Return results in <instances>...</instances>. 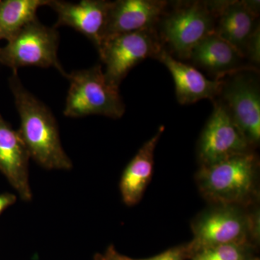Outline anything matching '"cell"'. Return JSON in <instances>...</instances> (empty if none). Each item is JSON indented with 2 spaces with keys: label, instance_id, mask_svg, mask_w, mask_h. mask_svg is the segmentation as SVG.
Here are the masks:
<instances>
[{
  "label": "cell",
  "instance_id": "1",
  "mask_svg": "<svg viewBox=\"0 0 260 260\" xmlns=\"http://www.w3.org/2000/svg\"><path fill=\"white\" fill-rule=\"evenodd\" d=\"M20 119L18 130L29 156L48 170H70L73 162L61 145L57 123L49 108L23 86L17 70L10 78Z\"/></svg>",
  "mask_w": 260,
  "mask_h": 260
},
{
  "label": "cell",
  "instance_id": "2",
  "mask_svg": "<svg viewBox=\"0 0 260 260\" xmlns=\"http://www.w3.org/2000/svg\"><path fill=\"white\" fill-rule=\"evenodd\" d=\"M213 2L177 3L169 8L155 26L162 49L178 60H188L191 51L205 38L215 32Z\"/></svg>",
  "mask_w": 260,
  "mask_h": 260
},
{
  "label": "cell",
  "instance_id": "3",
  "mask_svg": "<svg viewBox=\"0 0 260 260\" xmlns=\"http://www.w3.org/2000/svg\"><path fill=\"white\" fill-rule=\"evenodd\" d=\"M258 166L251 151L201 167L196 176L200 192L215 205L248 204L256 194Z\"/></svg>",
  "mask_w": 260,
  "mask_h": 260
},
{
  "label": "cell",
  "instance_id": "4",
  "mask_svg": "<svg viewBox=\"0 0 260 260\" xmlns=\"http://www.w3.org/2000/svg\"><path fill=\"white\" fill-rule=\"evenodd\" d=\"M70 88L64 110L68 117L102 115L119 119L125 112V105L119 88L107 81L101 65L78 70L66 75Z\"/></svg>",
  "mask_w": 260,
  "mask_h": 260
},
{
  "label": "cell",
  "instance_id": "5",
  "mask_svg": "<svg viewBox=\"0 0 260 260\" xmlns=\"http://www.w3.org/2000/svg\"><path fill=\"white\" fill-rule=\"evenodd\" d=\"M259 215H247L240 206L216 205L195 219L193 239L186 244L190 257L197 251L226 244H248L259 235Z\"/></svg>",
  "mask_w": 260,
  "mask_h": 260
},
{
  "label": "cell",
  "instance_id": "6",
  "mask_svg": "<svg viewBox=\"0 0 260 260\" xmlns=\"http://www.w3.org/2000/svg\"><path fill=\"white\" fill-rule=\"evenodd\" d=\"M215 32L230 44L251 64L260 61L259 2H213Z\"/></svg>",
  "mask_w": 260,
  "mask_h": 260
},
{
  "label": "cell",
  "instance_id": "7",
  "mask_svg": "<svg viewBox=\"0 0 260 260\" xmlns=\"http://www.w3.org/2000/svg\"><path fill=\"white\" fill-rule=\"evenodd\" d=\"M258 71L236 72L221 79L215 101L225 107L252 146L260 140V88ZM214 102V101H213Z\"/></svg>",
  "mask_w": 260,
  "mask_h": 260
},
{
  "label": "cell",
  "instance_id": "8",
  "mask_svg": "<svg viewBox=\"0 0 260 260\" xmlns=\"http://www.w3.org/2000/svg\"><path fill=\"white\" fill-rule=\"evenodd\" d=\"M0 49V61L14 70L23 67L54 68L66 76L57 56L59 32L38 20L25 25Z\"/></svg>",
  "mask_w": 260,
  "mask_h": 260
},
{
  "label": "cell",
  "instance_id": "9",
  "mask_svg": "<svg viewBox=\"0 0 260 260\" xmlns=\"http://www.w3.org/2000/svg\"><path fill=\"white\" fill-rule=\"evenodd\" d=\"M162 47L155 28L121 34L107 39L99 49L106 69V78L119 88L130 70L149 57H154Z\"/></svg>",
  "mask_w": 260,
  "mask_h": 260
},
{
  "label": "cell",
  "instance_id": "10",
  "mask_svg": "<svg viewBox=\"0 0 260 260\" xmlns=\"http://www.w3.org/2000/svg\"><path fill=\"white\" fill-rule=\"evenodd\" d=\"M213 103V112L198 142V155L201 167L252 151V145L225 107L216 101Z\"/></svg>",
  "mask_w": 260,
  "mask_h": 260
},
{
  "label": "cell",
  "instance_id": "11",
  "mask_svg": "<svg viewBox=\"0 0 260 260\" xmlns=\"http://www.w3.org/2000/svg\"><path fill=\"white\" fill-rule=\"evenodd\" d=\"M168 5L160 0L111 2L103 43L121 34L155 28Z\"/></svg>",
  "mask_w": 260,
  "mask_h": 260
},
{
  "label": "cell",
  "instance_id": "12",
  "mask_svg": "<svg viewBox=\"0 0 260 260\" xmlns=\"http://www.w3.org/2000/svg\"><path fill=\"white\" fill-rule=\"evenodd\" d=\"M110 5L111 2L103 0H83L78 3L49 0L48 5L57 14L54 28H74L90 39L99 50L104 41Z\"/></svg>",
  "mask_w": 260,
  "mask_h": 260
},
{
  "label": "cell",
  "instance_id": "13",
  "mask_svg": "<svg viewBox=\"0 0 260 260\" xmlns=\"http://www.w3.org/2000/svg\"><path fill=\"white\" fill-rule=\"evenodd\" d=\"M188 60L194 68L205 70L213 76V80H221L240 70H257L215 32L205 38L193 49Z\"/></svg>",
  "mask_w": 260,
  "mask_h": 260
},
{
  "label": "cell",
  "instance_id": "14",
  "mask_svg": "<svg viewBox=\"0 0 260 260\" xmlns=\"http://www.w3.org/2000/svg\"><path fill=\"white\" fill-rule=\"evenodd\" d=\"M28 150L18 131L0 114V172L18 192L22 200H32L29 184Z\"/></svg>",
  "mask_w": 260,
  "mask_h": 260
},
{
  "label": "cell",
  "instance_id": "15",
  "mask_svg": "<svg viewBox=\"0 0 260 260\" xmlns=\"http://www.w3.org/2000/svg\"><path fill=\"white\" fill-rule=\"evenodd\" d=\"M155 59L165 65L172 75L179 104H194L203 99L213 102L218 96L221 80L208 79L192 65L178 60L164 49Z\"/></svg>",
  "mask_w": 260,
  "mask_h": 260
},
{
  "label": "cell",
  "instance_id": "16",
  "mask_svg": "<svg viewBox=\"0 0 260 260\" xmlns=\"http://www.w3.org/2000/svg\"><path fill=\"white\" fill-rule=\"evenodd\" d=\"M165 127L160 126L156 134L145 142L126 166L121 176L119 189L123 202L132 207L140 203L153 176L154 154Z\"/></svg>",
  "mask_w": 260,
  "mask_h": 260
},
{
  "label": "cell",
  "instance_id": "17",
  "mask_svg": "<svg viewBox=\"0 0 260 260\" xmlns=\"http://www.w3.org/2000/svg\"><path fill=\"white\" fill-rule=\"evenodd\" d=\"M49 0H5L0 2V39L9 40L25 25L37 20L39 8Z\"/></svg>",
  "mask_w": 260,
  "mask_h": 260
},
{
  "label": "cell",
  "instance_id": "18",
  "mask_svg": "<svg viewBox=\"0 0 260 260\" xmlns=\"http://www.w3.org/2000/svg\"><path fill=\"white\" fill-rule=\"evenodd\" d=\"M248 244H220L205 248L191 256V260H247Z\"/></svg>",
  "mask_w": 260,
  "mask_h": 260
},
{
  "label": "cell",
  "instance_id": "19",
  "mask_svg": "<svg viewBox=\"0 0 260 260\" xmlns=\"http://www.w3.org/2000/svg\"><path fill=\"white\" fill-rule=\"evenodd\" d=\"M188 257H190V254L187 246L183 245L171 248L152 257L138 260H184Z\"/></svg>",
  "mask_w": 260,
  "mask_h": 260
},
{
  "label": "cell",
  "instance_id": "20",
  "mask_svg": "<svg viewBox=\"0 0 260 260\" xmlns=\"http://www.w3.org/2000/svg\"><path fill=\"white\" fill-rule=\"evenodd\" d=\"M93 260H138L123 255L118 252L114 245H110L104 253H97Z\"/></svg>",
  "mask_w": 260,
  "mask_h": 260
},
{
  "label": "cell",
  "instance_id": "21",
  "mask_svg": "<svg viewBox=\"0 0 260 260\" xmlns=\"http://www.w3.org/2000/svg\"><path fill=\"white\" fill-rule=\"evenodd\" d=\"M17 198L15 194L11 193H3L0 194V215L5 211L7 208L11 205H14L16 202Z\"/></svg>",
  "mask_w": 260,
  "mask_h": 260
},
{
  "label": "cell",
  "instance_id": "22",
  "mask_svg": "<svg viewBox=\"0 0 260 260\" xmlns=\"http://www.w3.org/2000/svg\"><path fill=\"white\" fill-rule=\"evenodd\" d=\"M247 260H258V259H247Z\"/></svg>",
  "mask_w": 260,
  "mask_h": 260
}]
</instances>
